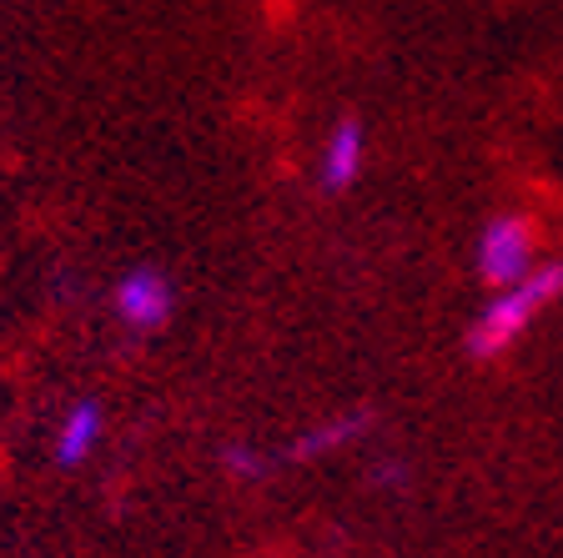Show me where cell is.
<instances>
[{
    "label": "cell",
    "instance_id": "obj_1",
    "mask_svg": "<svg viewBox=\"0 0 563 558\" xmlns=\"http://www.w3.org/2000/svg\"><path fill=\"white\" fill-rule=\"evenodd\" d=\"M559 292H563V267H559V262L533 267L523 282L498 287V297L483 307L478 322H473V332H468L473 358H498L504 348H514V342L528 332V322H533V317H539L543 307L559 297Z\"/></svg>",
    "mask_w": 563,
    "mask_h": 558
},
{
    "label": "cell",
    "instance_id": "obj_2",
    "mask_svg": "<svg viewBox=\"0 0 563 558\" xmlns=\"http://www.w3.org/2000/svg\"><path fill=\"white\" fill-rule=\"evenodd\" d=\"M533 267H539V262H533V227H528L523 217H498L483 227V237H478L483 282L508 287V282H523Z\"/></svg>",
    "mask_w": 563,
    "mask_h": 558
},
{
    "label": "cell",
    "instance_id": "obj_3",
    "mask_svg": "<svg viewBox=\"0 0 563 558\" xmlns=\"http://www.w3.org/2000/svg\"><path fill=\"white\" fill-rule=\"evenodd\" d=\"M117 317L126 327H141V332H152V327H162L166 317H172V307H176V292H172V282L162 277V272H152V267H141V272H126V277L117 282Z\"/></svg>",
    "mask_w": 563,
    "mask_h": 558
},
{
    "label": "cell",
    "instance_id": "obj_4",
    "mask_svg": "<svg viewBox=\"0 0 563 558\" xmlns=\"http://www.w3.org/2000/svg\"><path fill=\"white\" fill-rule=\"evenodd\" d=\"M363 156H367V141H363V127H357V121L332 127L328 146H322V186H328V192L352 186L357 172H363Z\"/></svg>",
    "mask_w": 563,
    "mask_h": 558
},
{
    "label": "cell",
    "instance_id": "obj_5",
    "mask_svg": "<svg viewBox=\"0 0 563 558\" xmlns=\"http://www.w3.org/2000/svg\"><path fill=\"white\" fill-rule=\"evenodd\" d=\"M367 428H373V418H367V413H338V418H328V423H317V428H307L302 438L287 448V458H292V463H307V458L338 453V448H347V442L363 438Z\"/></svg>",
    "mask_w": 563,
    "mask_h": 558
},
{
    "label": "cell",
    "instance_id": "obj_6",
    "mask_svg": "<svg viewBox=\"0 0 563 558\" xmlns=\"http://www.w3.org/2000/svg\"><path fill=\"white\" fill-rule=\"evenodd\" d=\"M96 442H101V407L96 403H76L60 418V433H56V463L60 468H76L96 453Z\"/></svg>",
    "mask_w": 563,
    "mask_h": 558
},
{
    "label": "cell",
    "instance_id": "obj_7",
    "mask_svg": "<svg viewBox=\"0 0 563 558\" xmlns=\"http://www.w3.org/2000/svg\"><path fill=\"white\" fill-rule=\"evenodd\" d=\"M222 468L232 478H262L272 468V458L262 453V448H252V442H232V448L222 453Z\"/></svg>",
    "mask_w": 563,
    "mask_h": 558
}]
</instances>
